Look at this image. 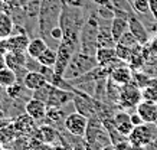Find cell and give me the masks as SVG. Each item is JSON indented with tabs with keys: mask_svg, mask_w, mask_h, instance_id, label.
<instances>
[{
	"mask_svg": "<svg viewBox=\"0 0 157 150\" xmlns=\"http://www.w3.org/2000/svg\"><path fill=\"white\" fill-rule=\"evenodd\" d=\"M117 44H123V45H125V46H128V48H131V49H137V48L141 46V45L138 44V40L134 38V35L131 33L130 30H127V32H125V33L118 39V42H117Z\"/></svg>",
	"mask_w": 157,
	"mask_h": 150,
	"instance_id": "f1b7e54d",
	"label": "cell"
},
{
	"mask_svg": "<svg viewBox=\"0 0 157 150\" xmlns=\"http://www.w3.org/2000/svg\"><path fill=\"white\" fill-rule=\"evenodd\" d=\"M141 95H143V100L157 102V88L147 85V87L141 88Z\"/></svg>",
	"mask_w": 157,
	"mask_h": 150,
	"instance_id": "4dcf8cb0",
	"label": "cell"
},
{
	"mask_svg": "<svg viewBox=\"0 0 157 150\" xmlns=\"http://www.w3.org/2000/svg\"><path fill=\"white\" fill-rule=\"evenodd\" d=\"M131 2H133V0H131Z\"/></svg>",
	"mask_w": 157,
	"mask_h": 150,
	"instance_id": "ab89813d",
	"label": "cell"
},
{
	"mask_svg": "<svg viewBox=\"0 0 157 150\" xmlns=\"http://www.w3.org/2000/svg\"><path fill=\"white\" fill-rule=\"evenodd\" d=\"M14 22L7 13H0V39L9 38L13 32Z\"/></svg>",
	"mask_w": 157,
	"mask_h": 150,
	"instance_id": "7402d4cb",
	"label": "cell"
},
{
	"mask_svg": "<svg viewBox=\"0 0 157 150\" xmlns=\"http://www.w3.org/2000/svg\"><path fill=\"white\" fill-rule=\"evenodd\" d=\"M2 110H5V107H3V104H2V101H0V111Z\"/></svg>",
	"mask_w": 157,
	"mask_h": 150,
	"instance_id": "d590c367",
	"label": "cell"
},
{
	"mask_svg": "<svg viewBox=\"0 0 157 150\" xmlns=\"http://www.w3.org/2000/svg\"><path fill=\"white\" fill-rule=\"evenodd\" d=\"M25 150H52V147H51V144H46V143H43V141L38 140L35 137H30Z\"/></svg>",
	"mask_w": 157,
	"mask_h": 150,
	"instance_id": "f546056e",
	"label": "cell"
},
{
	"mask_svg": "<svg viewBox=\"0 0 157 150\" xmlns=\"http://www.w3.org/2000/svg\"><path fill=\"white\" fill-rule=\"evenodd\" d=\"M157 139V123H143L141 126L134 127L128 136L130 144L133 146H148Z\"/></svg>",
	"mask_w": 157,
	"mask_h": 150,
	"instance_id": "8992f818",
	"label": "cell"
},
{
	"mask_svg": "<svg viewBox=\"0 0 157 150\" xmlns=\"http://www.w3.org/2000/svg\"><path fill=\"white\" fill-rule=\"evenodd\" d=\"M0 150H3V146H2V144H0Z\"/></svg>",
	"mask_w": 157,
	"mask_h": 150,
	"instance_id": "8d00e7d4",
	"label": "cell"
},
{
	"mask_svg": "<svg viewBox=\"0 0 157 150\" xmlns=\"http://www.w3.org/2000/svg\"><path fill=\"white\" fill-rule=\"evenodd\" d=\"M130 2H131V0H130Z\"/></svg>",
	"mask_w": 157,
	"mask_h": 150,
	"instance_id": "f35d334b",
	"label": "cell"
},
{
	"mask_svg": "<svg viewBox=\"0 0 157 150\" xmlns=\"http://www.w3.org/2000/svg\"><path fill=\"white\" fill-rule=\"evenodd\" d=\"M108 78L113 83L118 84V85H125V84H128L133 81V71H131V68H130L128 65L121 63V65L115 67L114 69L111 71Z\"/></svg>",
	"mask_w": 157,
	"mask_h": 150,
	"instance_id": "2e32d148",
	"label": "cell"
},
{
	"mask_svg": "<svg viewBox=\"0 0 157 150\" xmlns=\"http://www.w3.org/2000/svg\"><path fill=\"white\" fill-rule=\"evenodd\" d=\"M131 5H133L134 13H136L138 17H141V16H148V15H151V12H150V3H148V0H133V2H131Z\"/></svg>",
	"mask_w": 157,
	"mask_h": 150,
	"instance_id": "4316f807",
	"label": "cell"
},
{
	"mask_svg": "<svg viewBox=\"0 0 157 150\" xmlns=\"http://www.w3.org/2000/svg\"><path fill=\"white\" fill-rule=\"evenodd\" d=\"M130 118H131V123L134 124V127L141 126V124L144 123L143 118H141V117H140V116L137 114V111H136V113H131V114H130Z\"/></svg>",
	"mask_w": 157,
	"mask_h": 150,
	"instance_id": "d6a6232c",
	"label": "cell"
},
{
	"mask_svg": "<svg viewBox=\"0 0 157 150\" xmlns=\"http://www.w3.org/2000/svg\"><path fill=\"white\" fill-rule=\"evenodd\" d=\"M23 84L28 90L35 91V90L43 87L45 84H48V81L43 77V74H40L39 71H28L23 78Z\"/></svg>",
	"mask_w": 157,
	"mask_h": 150,
	"instance_id": "ac0fdd59",
	"label": "cell"
},
{
	"mask_svg": "<svg viewBox=\"0 0 157 150\" xmlns=\"http://www.w3.org/2000/svg\"><path fill=\"white\" fill-rule=\"evenodd\" d=\"M63 110L62 108H48V113H46V117L43 118V121H48L51 126H56L58 123H62L65 121L67 117H63Z\"/></svg>",
	"mask_w": 157,
	"mask_h": 150,
	"instance_id": "484cf974",
	"label": "cell"
},
{
	"mask_svg": "<svg viewBox=\"0 0 157 150\" xmlns=\"http://www.w3.org/2000/svg\"><path fill=\"white\" fill-rule=\"evenodd\" d=\"M88 124H90V118L78 111H74L71 114H68L65 121H63L65 130L69 134L74 136V137H85Z\"/></svg>",
	"mask_w": 157,
	"mask_h": 150,
	"instance_id": "ba28073f",
	"label": "cell"
},
{
	"mask_svg": "<svg viewBox=\"0 0 157 150\" xmlns=\"http://www.w3.org/2000/svg\"><path fill=\"white\" fill-rule=\"evenodd\" d=\"M72 100H74V91H67L55 85H51L46 106L48 108H63L67 104L72 102Z\"/></svg>",
	"mask_w": 157,
	"mask_h": 150,
	"instance_id": "30bf717a",
	"label": "cell"
},
{
	"mask_svg": "<svg viewBox=\"0 0 157 150\" xmlns=\"http://www.w3.org/2000/svg\"><path fill=\"white\" fill-rule=\"evenodd\" d=\"M90 2L97 6H107V0H90Z\"/></svg>",
	"mask_w": 157,
	"mask_h": 150,
	"instance_id": "e575fe53",
	"label": "cell"
},
{
	"mask_svg": "<svg viewBox=\"0 0 157 150\" xmlns=\"http://www.w3.org/2000/svg\"><path fill=\"white\" fill-rule=\"evenodd\" d=\"M85 7L69 6L62 3V12L59 17V26L63 30V35L68 36H79L81 29L84 28L88 16L85 13Z\"/></svg>",
	"mask_w": 157,
	"mask_h": 150,
	"instance_id": "7a4b0ae2",
	"label": "cell"
},
{
	"mask_svg": "<svg viewBox=\"0 0 157 150\" xmlns=\"http://www.w3.org/2000/svg\"><path fill=\"white\" fill-rule=\"evenodd\" d=\"M46 48H48L46 40H45L42 36H38V38L30 39V42H29V45H28V49H26V53H28L29 56L38 59L39 56H40V53Z\"/></svg>",
	"mask_w": 157,
	"mask_h": 150,
	"instance_id": "ffe728a7",
	"label": "cell"
},
{
	"mask_svg": "<svg viewBox=\"0 0 157 150\" xmlns=\"http://www.w3.org/2000/svg\"><path fill=\"white\" fill-rule=\"evenodd\" d=\"M128 30V17L123 16H114L111 20V35L114 38L115 42H118V39Z\"/></svg>",
	"mask_w": 157,
	"mask_h": 150,
	"instance_id": "d6986e66",
	"label": "cell"
},
{
	"mask_svg": "<svg viewBox=\"0 0 157 150\" xmlns=\"http://www.w3.org/2000/svg\"><path fill=\"white\" fill-rule=\"evenodd\" d=\"M38 61L40 62V65L53 68L55 67V63H56V49L49 48L48 46V48L40 53V56L38 58Z\"/></svg>",
	"mask_w": 157,
	"mask_h": 150,
	"instance_id": "d4e9b609",
	"label": "cell"
},
{
	"mask_svg": "<svg viewBox=\"0 0 157 150\" xmlns=\"http://www.w3.org/2000/svg\"><path fill=\"white\" fill-rule=\"evenodd\" d=\"M16 137H17V134H16L14 127L12 123L6 124V126L5 124H0V144L2 146L9 144V143H12Z\"/></svg>",
	"mask_w": 157,
	"mask_h": 150,
	"instance_id": "603a6c76",
	"label": "cell"
},
{
	"mask_svg": "<svg viewBox=\"0 0 157 150\" xmlns=\"http://www.w3.org/2000/svg\"><path fill=\"white\" fill-rule=\"evenodd\" d=\"M19 83V79H17V75L14 72L13 69H10L9 67H3L0 68V85L5 88L10 87V85H13V84Z\"/></svg>",
	"mask_w": 157,
	"mask_h": 150,
	"instance_id": "44dd1931",
	"label": "cell"
},
{
	"mask_svg": "<svg viewBox=\"0 0 157 150\" xmlns=\"http://www.w3.org/2000/svg\"><path fill=\"white\" fill-rule=\"evenodd\" d=\"M128 30L134 35V38L138 40L140 45H147L150 40V30L147 29V26L141 22V19L138 17L136 13L130 16L128 19Z\"/></svg>",
	"mask_w": 157,
	"mask_h": 150,
	"instance_id": "8fae6325",
	"label": "cell"
},
{
	"mask_svg": "<svg viewBox=\"0 0 157 150\" xmlns=\"http://www.w3.org/2000/svg\"><path fill=\"white\" fill-rule=\"evenodd\" d=\"M62 12V0H42L38 15V30L46 44H51V30L59 25Z\"/></svg>",
	"mask_w": 157,
	"mask_h": 150,
	"instance_id": "6da1fadb",
	"label": "cell"
},
{
	"mask_svg": "<svg viewBox=\"0 0 157 150\" xmlns=\"http://www.w3.org/2000/svg\"><path fill=\"white\" fill-rule=\"evenodd\" d=\"M114 124L117 127V130L121 136L127 137L131 134V131L134 129V124L131 123V118H130V113L127 110H123V111H117L114 114Z\"/></svg>",
	"mask_w": 157,
	"mask_h": 150,
	"instance_id": "5bb4252c",
	"label": "cell"
},
{
	"mask_svg": "<svg viewBox=\"0 0 157 150\" xmlns=\"http://www.w3.org/2000/svg\"><path fill=\"white\" fill-rule=\"evenodd\" d=\"M143 100L141 95V88L138 87L136 83H128L125 85H121L120 88V98H118V106L124 110H130V108H136Z\"/></svg>",
	"mask_w": 157,
	"mask_h": 150,
	"instance_id": "52a82bcc",
	"label": "cell"
},
{
	"mask_svg": "<svg viewBox=\"0 0 157 150\" xmlns=\"http://www.w3.org/2000/svg\"><path fill=\"white\" fill-rule=\"evenodd\" d=\"M32 92L33 91L28 90L23 83H16L6 88V97L9 100H14V101H22L23 100L25 102H28L32 98Z\"/></svg>",
	"mask_w": 157,
	"mask_h": 150,
	"instance_id": "9a60e30c",
	"label": "cell"
},
{
	"mask_svg": "<svg viewBox=\"0 0 157 150\" xmlns=\"http://www.w3.org/2000/svg\"><path fill=\"white\" fill-rule=\"evenodd\" d=\"M25 113H28L33 120L40 123V121H43V118L46 117L48 106H46V102H43V101H40V100H38V98L32 97L25 104Z\"/></svg>",
	"mask_w": 157,
	"mask_h": 150,
	"instance_id": "7c38bea8",
	"label": "cell"
},
{
	"mask_svg": "<svg viewBox=\"0 0 157 150\" xmlns=\"http://www.w3.org/2000/svg\"><path fill=\"white\" fill-rule=\"evenodd\" d=\"M136 111L144 123H157V102L141 100L136 107Z\"/></svg>",
	"mask_w": 157,
	"mask_h": 150,
	"instance_id": "4fadbf2b",
	"label": "cell"
},
{
	"mask_svg": "<svg viewBox=\"0 0 157 150\" xmlns=\"http://www.w3.org/2000/svg\"><path fill=\"white\" fill-rule=\"evenodd\" d=\"M12 124L14 127V131L17 136H25V137H33L38 130V121L33 120L28 113H22L16 117Z\"/></svg>",
	"mask_w": 157,
	"mask_h": 150,
	"instance_id": "9c48e42d",
	"label": "cell"
},
{
	"mask_svg": "<svg viewBox=\"0 0 157 150\" xmlns=\"http://www.w3.org/2000/svg\"><path fill=\"white\" fill-rule=\"evenodd\" d=\"M3 150H13V149H3Z\"/></svg>",
	"mask_w": 157,
	"mask_h": 150,
	"instance_id": "74e56055",
	"label": "cell"
},
{
	"mask_svg": "<svg viewBox=\"0 0 157 150\" xmlns=\"http://www.w3.org/2000/svg\"><path fill=\"white\" fill-rule=\"evenodd\" d=\"M107 6L113 12H125L130 15L134 13L133 5H131L130 0H107Z\"/></svg>",
	"mask_w": 157,
	"mask_h": 150,
	"instance_id": "cb8c5ba5",
	"label": "cell"
},
{
	"mask_svg": "<svg viewBox=\"0 0 157 150\" xmlns=\"http://www.w3.org/2000/svg\"><path fill=\"white\" fill-rule=\"evenodd\" d=\"M62 3L65 5H69V6H78V7H88L91 2L90 0H62Z\"/></svg>",
	"mask_w": 157,
	"mask_h": 150,
	"instance_id": "1f68e13d",
	"label": "cell"
},
{
	"mask_svg": "<svg viewBox=\"0 0 157 150\" xmlns=\"http://www.w3.org/2000/svg\"><path fill=\"white\" fill-rule=\"evenodd\" d=\"M133 52L134 49L128 48V46H125L123 44H115V55H117V58L124 63H128V61L131 59L133 56Z\"/></svg>",
	"mask_w": 157,
	"mask_h": 150,
	"instance_id": "83f0119b",
	"label": "cell"
},
{
	"mask_svg": "<svg viewBox=\"0 0 157 150\" xmlns=\"http://www.w3.org/2000/svg\"><path fill=\"white\" fill-rule=\"evenodd\" d=\"M148 3H150V12L157 20V0H148Z\"/></svg>",
	"mask_w": 157,
	"mask_h": 150,
	"instance_id": "836d02e7",
	"label": "cell"
},
{
	"mask_svg": "<svg viewBox=\"0 0 157 150\" xmlns=\"http://www.w3.org/2000/svg\"><path fill=\"white\" fill-rule=\"evenodd\" d=\"M35 139L46 143V144H53L56 139H59V133L55 129V126H51V124H42V126L38 127L36 130V134L33 136Z\"/></svg>",
	"mask_w": 157,
	"mask_h": 150,
	"instance_id": "e0dca14e",
	"label": "cell"
},
{
	"mask_svg": "<svg viewBox=\"0 0 157 150\" xmlns=\"http://www.w3.org/2000/svg\"><path fill=\"white\" fill-rule=\"evenodd\" d=\"M76 52H79V36H68L63 35L61 42L56 48V63L53 67V71L56 75H62L67 69L68 63Z\"/></svg>",
	"mask_w": 157,
	"mask_h": 150,
	"instance_id": "277c9868",
	"label": "cell"
},
{
	"mask_svg": "<svg viewBox=\"0 0 157 150\" xmlns=\"http://www.w3.org/2000/svg\"><path fill=\"white\" fill-rule=\"evenodd\" d=\"M97 65H98V61H97L95 56L79 51L69 61L67 69L63 72V78H67L68 81H74L76 78L85 75L86 72H90L91 69H94Z\"/></svg>",
	"mask_w": 157,
	"mask_h": 150,
	"instance_id": "5b68a950",
	"label": "cell"
},
{
	"mask_svg": "<svg viewBox=\"0 0 157 150\" xmlns=\"http://www.w3.org/2000/svg\"><path fill=\"white\" fill-rule=\"evenodd\" d=\"M98 32H100V22H98V15L94 9L90 13L84 28L81 29V33H79V51L81 52L95 56L97 49L100 48Z\"/></svg>",
	"mask_w": 157,
	"mask_h": 150,
	"instance_id": "3957f363",
	"label": "cell"
}]
</instances>
